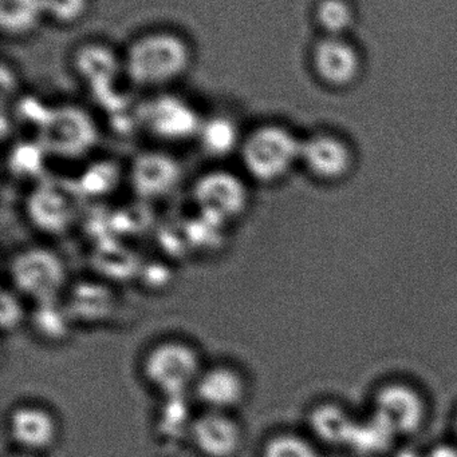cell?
<instances>
[{
	"label": "cell",
	"instance_id": "cell-17",
	"mask_svg": "<svg viewBox=\"0 0 457 457\" xmlns=\"http://www.w3.org/2000/svg\"><path fill=\"white\" fill-rule=\"evenodd\" d=\"M244 131L228 117L203 118L196 145L207 157L222 162L225 158L236 157Z\"/></svg>",
	"mask_w": 457,
	"mask_h": 457
},
{
	"label": "cell",
	"instance_id": "cell-14",
	"mask_svg": "<svg viewBox=\"0 0 457 457\" xmlns=\"http://www.w3.org/2000/svg\"><path fill=\"white\" fill-rule=\"evenodd\" d=\"M402 439L375 411L357 418L346 450L357 457H389Z\"/></svg>",
	"mask_w": 457,
	"mask_h": 457
},
{
	"label": "cell",
	"instance_id": "cell-7",
	"mask_svg": "<svg viewBox=\"0 0 457 457\" xmlns=\"http://www.w3.org/2000/svg\"><path fill=\"white\" fill-rule=\"evenodd\" d=\"M131 189L144 200H165L182 187L184 168L166 147L139 153L126 169Z\"/></svg>",
	"mask_w": 457,
	"mask_h": 457
},
{
	"label": "cell",
	"instance_id": "cell-18",
	"mask_svg": "<svg viewBox=\"0 0 457 457\" xmlns=\"http://www.w3.org/2000/svg\"><path fill=\"white\" fill-rule=\"evenodd\" d=\"M11 435L27 450L48 447L55 437V423L42 408H18L11 416Z\"/></svg>",
	"mask_w": 457,
	"mask_h": 457
},
{
	"label": "cell",
	"instance_id": "cell-3",
	"mask_svg": "<svg viewBox=\"0 0 457 457\" xmlns=\"http://www.w3.org/2000/svg\"><path fill=\"white\" fill-rule=\"evenodd\" d=\"M145 380L166 396H182L193 391L203 373V352L188 336L169 333L153 340L145 348L141 361Z\"/></svg>",
	"mask_w": 457,
	"mask_h": 457
},
{
	"label": "cell",
	"instance_id": "cell-11",
	"mask_svg": "<svg viewBox=\"0 0 457 457\" xmlns=\"http://www.w3.org/2000/svg\"><path fill=\"white\" fill-rule=\"evenodd\" d=\"M246 378L230 362L206 365L193 391L211 411L224 412L235 407L246 395Z\"/></svg>",
	"mask_w": 457,
	"mask_h": 457
},
{
	"label": "cell",
	"instance_id": "cell-9",
	"mask_svg": "<svg viewBox=\"0 0 457 457\" xmlns=\"http://www.w3.org/2000/svg\"><path fill=\"white\" fill-rule=\"evenodd\" d=\"M203 117L195 107L177 96H160L144 110V125L157 146L168 147L196 142Z\"/></svg>",
	"mask_w": 457,
	"mask_h": 457
},
{
	"label": "cell",
	"instance_id": "cell-27",
	"mask_svg": "<svg viewBox=\"0 0 457 457\" xmlns=\"http://www.w3.org/2000/svg\"><path fill=\"white\" fill-rule=\"evenodd\" d=\"M7 457H34V456H30V455H10V456H7Z\"/></svg>",
	"mask_w": 457,
	"mask_h": 457
},
{
	"label": "cell",
	"instance_id": "cell-24",
	"mask_svg": "<svg viewBox=\"0 0 457 457\" xmlns=\"http://www.w3.org/2000/svg\"><path fill=\"white\" fill-rule=\"evenodd\" d=\"M424 457H457L456 442H440L424 450Z\"/></svg>",
	"mask_w": 457,
	"mask_h": 457
},
{
	"label": "cell",
	"instance_id": "cell-19",
	"mask_svg": "<svg viewBox=\"0 0 457 457\" xmlns=\"http://www.w3.org/2000/svg\"><path fill=\"white\" fill-rule=\"evenodd\" d=\"M314 21L325 37H351L359 10L353 0H317Z\"/></svg>",
	"mask_w": 457,
	"mask_h": 457
},
{
	"label": "cell",
	"instance_id": "cell-20",
	"mask_svg": "<svg viewBox=\"0 0 457 457\" xmlns=\"http://www.w3.org/2000/svg\"><path fill=\"white\" fill-rule=\"evenodd\" d=\"M45 15L43 0H0V26L7 34H29Z\"/></svg>",
	"mask_w": 457,
	"mask_h": 457
},
{
	"label": "cell",
	"instance_id": "cell-22",
	"mask_svg": "<svg viewBox=\"0 0 457 457\" xmlns=\"http://www.w3.org/2000/svg\"><path fill=\"white\" fill-rule=\"evenodd\" d=\"M29 303L21 295L11 289L3 287L2 292V330L5 333L18 332L23 325L29 324Z\"/></svg>",
	"mask_w": 457,
	"mask_h": 457
},
{
	"label": "cell",
	"instance_id": "cell-4",
	"mask_svg": "<svg viewBox=\"0 0 457 457\" xmlns=\"http://www.w3.org/2000/svg\"><path fill=\"white\" fill-rule=\"evenodd\" d=\"M7 266V287L31 306L59 303L69 287L66 263L50 247H21L11 254Z\"/></svg>",
	"mask_w": 457,
	"mask_h": 457
},
{
	"label": "cell",
	"instance_id": "cell-16",
	"mask_svg": "<svg viewBox=\"0 0 457 457\" xmlns=\"http://www.w3.org/2000/svg\"><path fill=\"white\" fill-rule=\"evenodd\" d=\"M30 198V219L45 231H62L74 217V197L62 187H43Z\"/></svg>",
	"mask_w": 457,
	"mask_h": 457
},
{
	"label": "cell",
	"instance_id": "cell-6",
	"mask_svg": "<svg viewBox=\"0 0 457 457\" xmlns=\"http://www.w3.org/2000/svg\"><path fill=\"white\" fill-rule=\"evenodd\" d=\"M372 411L385 419L402 442L420 435L431 415L426 396L415 386L405 383H389L381 386L373 396Z\"/></svg>",
	"mask_w": 457,
	"mask_h": 457
},
{
	"label": "cell",
	"instance_id": "cell-1",
	"mask_svg": "<svg viewBox=\"0 0 457 457\" xmlns=\"http://www.w3.org/2000/svg\"><path fill=\"white\" fill-rule=\"evenodd\" d=\"M302 141L284 123L252 126L244 131L236 153V168L255 187H275L300 165Z\"/></svg>",
	"mask_w": 457,
	"mask_h": 457
},
{
	"label": "cell",
	"instance_id": "cell-5",
	"mask_svg": "<svg viewBox=\"0 0 457 457\" xmlns=\"http://www.w3.org/2000/svg\"><path fill=\"white\" fill-rule=\"evenodd\" d=\"M190 63L187 43L169 32L145 35L126 56L129 77L137 85L163 86L184 74Z\"/></svg>",
	"mask_w": 457,
	"mask_h": 457
},
{
	"label": "cell",
	"instance_id": "cell-26",
	"mask_svg": "<svg viewBox=\"0 0 457 457\" xmlns=\"http://www.w3.org/2000/svg\"><path fill=\"white\" fill-rule=\"evenodd\" d=\"M453 435H455V442L457 443V411L455 412V416H453Z\"/></svg>",
	"mask_w": 457,
	"mask_h": 457
},
{
	"label": "cell",
	"instance_id": "cell-8",
	"mask_svg": "<svg viewBox=\"0 0 457 457\" xmlns=\"http://www.w3.org/2000/svg\"><path fill=\"white\" fill-rule=\"evenodd\" d=\"M310 62L316 77L333 88L356 85L365 71L364 51L351 37L321 35L311 47Z\"/></svg>",
	"mask_w": 457,
	"mask_h": 457
},
{
	"label": "cell",
	"instance_id": "cell-13",
	"mask_svg": "<svg viewBox=\"0 0 457 457\" xmlns=\"http://www.w3.org/2000/svg\"><path fill=\"white\" fill-rule=\"evenodd\" d=\"M193 440L209 457H230L238 450L241 431L238 424L219 411H209L193 424Z\"/></svg>",
	"mask_w": 457,
	"mask_h": 457
},
{
	"label": "cell",
	"instance_id": "cell-15",
	"mask_svg": "<svg viewBox=\"0 0 457 457\" xmlns=\"http://www.w3.org/2000/svg\"><path fill=\"white\" fill-rule=\"evenodd\" d=\"M351 155L343 142L330 136H313L303 139L300 165L314 176L335 179L348 170Z\"/></svg>",
	"mask_w": 457,
	"mask_h": 457
},
{
	"label": "cell",
	"instance_id": "cell-25",
	"mask_svg": "<svg viewBox=\"0 0 457 457\" xmlns=\"http://www.w3.org/2000/svg\"><path fill=\"white\" fill-rule=\"evenodd\" d=\"M389 457H424V450H418L413 445L400 443Z\"/></svg>",
	"mask_w": 457,
	"mask_h": 457
},
{
	"label": "cell",
	"instance_id": "cell-2",
	"mask_svg": "<svg viewBox=\"0 0 457 457\" xmlns=\"http://www.w3.org/2000/svg\"><path fill=\"white\" fill-rule=\"evenodd\" d=\"M254 185L238 168L214 165L190 185L192 209L199 220L217 228L238 227L254 206Z\"/></svg>",
	"mask_w": 457,
	"mask_h": 457
},
{
	"label": "cell",
	"instance_id": "cell-23",
	"mask_svg": "<svg viewBox=\"0 0 457 457\" xmlns=\"http://www.w3.org/2000/svg\"><path fill=\"white\" fill-rule=\"evenodd\" d=\"M46 15L61 23L80 21L88 10V0H43Z\"/></svg>",
	"mask_w": 457,
	"mask_h": 457
},
{
	"label": "cell",
	"instance_id": "cell-12",
	"mask_svg": "<svg viewBox=\"0 0 457 457\" xmlns=\"http://www.w3.org/2000/svg\"><path fill=\"white\" fill-rule=\"evenodd\" d=\"M357 418L340 403L324 402L309 413V429L314 442L325 447L346 450Z\"/></svg>",
	"mask_w": 457,
	"mask_h": 457
},
{
	"label": "cell",
	"instance_id": "cell-10",
	"mask_svg": "<svg viewBox=\"0 0 457 457\" xmlns=\"http://www.w3.org/2000/svg\"><path fill=\"white\" fill-rule=\"evenodd\" d=\"M97 138L90 118L77 109H61L43 123L40 145L56 157L74 158L88 153Z\"/></svg>",
	"mask_w": 457,
	"mask_h": 457
},
{
	"label": "cell",
	"instance_id": "cell-21",
	"mask_svg": "<svg viewBox=\"0 0 457 457\" xmlns=\"http://www.w3.org/2000/svg\"><path fill=\"white\" fill-rule=\"evenodd\" d=\"M265 457H322L318 445L309 437L282 434L273 437L265 448Z\"/></svg>",
	"mask_w": 457,
	"mask_h": 457
}]
</instances>
